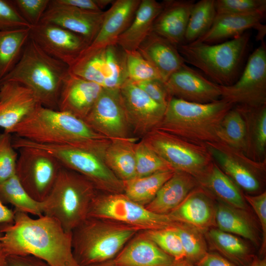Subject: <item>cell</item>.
<instances>
[{"label": "cell", "instance_id": "6da1fadb", "mask_svg": "<svg viewBox=\"0 0 266 266\" xmlns=\"http://www.w3.org/2000/svg\"><path fill=\"white\" fill-rule=\"evenodd\" d=\"M13 222L0 224V241L8 255H32L50 266H79L73 253L71 233L55 219L33 218L14 210Z\"/></svg>", "mask_w": 266, "mask_h": 266}, {"label": "cell", "instance_id": "7a4b0ae2", "mask_svg": "<svg viewBox=\"0 0 266 266\" xmlns=\"http://www.w3.org/2000/svg\"><path fill=\"white\" fill-rule=\"evenodd\" d=\"M9 133L37 143L85 150L102 158L111 140L94 131L83 120L42 105Z\"/></svg>", "mask_w": 266, "mask_h": 266}, {"label": "cell", "instance_id": "3957f363", "mask_svg": "<svg viewBox=\"0 0 266 266\" xmlns=\"http://www.w3.org/2000/svg\"><path fill=\"white\" fill-rule=\"evenodd\" d=\"M234 105L223 99L199 103L172 97L155 129L199 144L219 141L220 123Z\"/></svg>", "mask_w": 266, "mask_h": 266}, {"label": "cell", "instance_id": "277c9868", "mask_svg": "<svg viewBox=\"0 0 266 266\" xmlns=\"http://www.w3.org/2000/svg\"><path fill=\"white\" fill-rule=\"evenodd\" d=\"M69 72L67 65L48 55L29 38L19 61L0 83L18 82L31 89L42 106L58 110L61 88Z\"/></svg>", "mask_w": 266, "mask_h": 266}, {"label": "cell", "instance_id": "5b68a950", "mask_svg": "<svg viewBox=\"0 0 266 266\" xmlns=\"http://www.w3.org/2000/svg\"><path fill=\"white\" fill-rule=\"evenodd\" d=\"M138 229L108 220L88 217L71 232L79 266L113 260Z\"/></svg>", "mask_w": 266, "mask_h": 266}, {"label": "cell", "instance_id": "8992f818", "mask_svg": "<svg viewBox=\"0 0 266 266\" xmlns=\"http://www.w3.org/2000/svg\"><path fill=\"white\" fill-rule=\"evenodd\" d=\"M99 191L80 174L62 166L47 198L43 215L57 220L68 233L88 218L91 204Z\"/></svg>", "mask_w": 266, "mask_h": 266}, {"label": "cell", "instance_id": "52a82bcc", "mask_svg": "<svg viewBox=\"0 0 266 266\" xmlns=\"http://www.w3.org/2000/svg\"><path fill=\"white\" fill-rule=\"evenodd\" d=\"M249 39L250 34L246 32L219 44L192 42L177 48L185 62L200 69L212 82L229 86L236 81Z\"/></svg>", "mask_w": 266, "mask_h": 266}, {"label": "cell", "instance_id": "ba28073f", "mask_svg": "<svg viewBox=\"0 0 266 266\" xmlns=\"http://www.w3.org/2000/svg\"><path fill=\"white\" fill-rule=\"evenodd\" d=\"M15 149L27 146L37 148L54 157L63 166L74 171L91 181L104 193H124L123 182L109 168L103 158L85 150L66 146L37 143L13 135Z\"/></svg>", "mask_w": 266, "mask_h": 266}, {"label": "cell", "instance_id": "9c48e42d", "mask_svg": "<svg viewBox=\"0 0 266 266\" xmlns=\"http://www.w3.org/2000/svg\"><path fill=\"white\" fill-rule=\"evenodd\" d=\"M88 217L103 219L134 227L140 231L172 227L177 225L168 215L153 213L131 200L124 193L99 192Z\"/></svg>", "mask_w": 266, "mask_h": 266}, {"label": "cell", "instance_id": "30bf717a", "mask_svg": "<svg viewBox=\"0 0 266 266\" xmlns=\"http://www.w3.org/2000/svg\"><path fill=\"white\" fill-rule=\"evenodd\" d=\"M142 139L175 171L187 173L196 179L213 161L205 144L154 129Z\"/></svg>", "mask_w": 266, "mask_h": 266}, {"label": "cell", "instance_id": "8fae6325", "mask_svg": "<svg viewBox=\"0 0 266 266\" xmlns=\"http://www.w3.org/2000/svg\"><path fill=\"white\" fill-rule=\"evenodd\" d=\"M19 150L16 175L30 196L43 201L49 194L63 166L54 157L42 150L24 146Z\"/></svg>", "mask_w": 266, "mask_h": 266}, {"label": "cell", "instance_id": "7c38bea8", "mask_svg": "<svg viewBox=\"0 0 266 266\" xmlns=\"http://www.w3.org/2000/svg\"><path fill=\"white\" fill-rule=\"evenodd\" d=\"M221 99L235 105H266V46L264 41L250 55L238 79L229 86L219 85Z\"/></svg>", "mask_w": 266, "mask_h": 266}, {"label": "cell", "instance_id": "4fadbf2b", "mask_svg": "<svg viewBox=\"0 0 266 266\" xmlns=\"http://www.w3.org/2000/svg\"><path fill=\"white\" fill-rule=\"evenodd\" d=\"M213 161L239 187L253 192L260 188L258 175L266 168V160L259 162L243 152L221 142L205 144Z\"/></svg>", "mask_w": 266, "mask_h": 266}, {"label": "cell", "instance_id": "5bb4252c", "mask_svg": "<svg viewBox=\"0 0 266 266\" xmlns=\"http://www.w3.org/2000/svg\"><path fill=\"white\" fill-rule=\"evenodd\" d=\"M84 121L94 131L110 139H127L131 135L119 89H103Z\"/></svg>", "mask_w": 266, "mask_h": 266}, {"label": "cell", "instance_id": "9a60e30c", "mask_svg": "<svg viewBox=\"0 0 266 266\" xmlns=\"http://www.w3.org/2000/svg\"><path fill=\"white\" fill-rule=\"evenodd\" d=\"M30 38L48 55L69 67L90 45L81 36L44 22L30 28Z\"/></svg>", "mask_w": 266, "mask_h": 266}, {"label": "cell", "instance_id": "2e32d148", "mask_svg": "<svg viewBox=\"0 0 266 266\" xmlns=\"http://www.w3.org/2000/svg\"><path fill=\"white\" fill-rule=\"evenodd\" d=\"M119 90L133 133L143 137L155 129L162 120L166 107L153 100L130 80Z\"/></svg>", "mask_w": 266, "mask_h": 266}, {"label": "cell", "instance_id": "e0dca14e", "mask_svg": "<svg viewBox=\"0 0 266 266\" xmlns=\"http://www.w3.org/2000/svg\"><path fill=\"white\" fill-rule=\"evenodd\" d=\"M105 11L93 12L51 0L40 22L62 27L85 39L90 45L100 28Z\"/></svg>", "mask_w": 266, "mask_h": 266}, {"label": "cell", "instance_id": "ac0fdd59", "mask_svg": "<svg viewBox=\"0 0 266 266\" xmlns=\"http://www.w3.org/2000/svg\"><path fill=\"white\" fill-rule=\"evenodd\" d=\"M171 97L187 101L207 103L221 99L219 85L184 64L165 82Z\"/></svg>", "mask_w": 266, "mask_h": 266}, {"label": "cell", "instance_id": "d6986e66", "mask_svg": "<svg viewBox=\"0 0 266 266\" xmlns=\"http://www.w3.org/2000/svg\"><path fill=\"white\" fill-rule=\"evenodd\" d=\"M41 105L33 92L15 81L0 83V127L10 132Z\"/></svg>", "mask_w": 266, "mask_h": 266}, {"label": "cell", "instance_id": "ffe728a7", "mask_svg": "<svg viewBox=\"0 0 266 266\" xmlns=\"http://www.w3.org/2000/svg\"><path fill=\"white\" fill-rule=\"evenodd\" d=\"M103 89L99 85L69 72L61 88L58 110L84 120Z\"/></svg>", "mask_w": 266, "mask_h": 266}, {"label": "cell", "instance_id": "44dd1931", "mask_svg": "<svg viewBox=\"0 0 266 266\" xmlns=\"http://www.w3.org/2000/svg\"><path fill=\"white\" fill-rule=\"evenodd\" d=\"M193 0H166L156 18L152 32L177 47L183 44Z\"/></svg>", "mask_w": 266, "mask_h": 266}, {"label": "cell", "instance_id": "7402d4cb", "mask_svg": "<svg viewBox=\"0 0 266 266\" xmlns=\"http://www.w3.org/2000/svg\"><path fill=\"white\" fill-rule=\"evenodd\" d=\"M168 215L174 221L187 224L201 232L216 227L215 207L209 194L199 185Z\"/></svg>", "mask_w": 266, "mask_h": 266}, {"label": "cell", "instance_id": "603a6c76", "mask_svg": "<svg viewBox=\"0 0 266 266\" xmlns=\"http://www.w3.org/2000/svg\"><path fill=\"white\" fill-rule=\"evenodd\" d=\"M265 17V15L261 14H216L209 30L193 42L209 44L231 37L233 38L251 28L257 30V38L263 41L266 26L262 21Z\"/></svg>", "mask_w": 266, "mask_h": 266}, {"label": "cell", "instance_id": "cb8c5ba5", "mask_svg": "<svg viewBox=\"0 0 266 266\" xmlns=\"http://www.w3.org/2000/svg\"><path fill=\"white\" fill-rule=\"evenodd\" d=\"M113 54L112 45L99 48L88 46L69 67L70 72L110 89Z\"/></svg>", "mask_w": 266, "mask_h": 266}, {"label": "cell", "instance_id": "d4e9b609", "mask_svg": "<svg viewBox=\"0 0 266 266\" xmlns=\"http://www.w3.org/2000/svg\"><path fill=\"white\" fill-rule=\"evenodd\" d=\"M113 261L118 266H172L175 260L141 231L129 240Z\"/></svg>", "mask_w": 266, "mask_h": 266}, {"label": "cell", "instance_id": "484cf974", "mask_svg": "<svg viewBox=\"0 0 266 266\" xmlns=\"http://www.w3.org/2000/svg\"><path fill=\"white\" fill-rule=\"evenodd\" d=\"M141 0H114L105 11L98 33L89 47L99 48L116 44L132 22Z\"/></svg>", "mask_w": 266, "mask_h": 266}, {"label": "cell", "instance_id": "4316f807", "mask_svg": "<svg viewBox=\"0 0 266 266\" xmlns=\"http://www.w3.org/2000/svg\"><path fill=\"white\" fill-rule=\"evenodd\" d=\"M137 50L156 69L164 82L185 64L176 46L152 32Z\"/></svg>", "mask_w": 266, "mask_h": 266}, {"label": "cell", "instance_id": "83f0119b", "mask_svg": "<svg viewBox=\"0 0 266 266\" xmlns=\"http://www.w3.org/2000/svg\"><path fill=\"white\" fill-rule=\"evenodd\" d=\"M197 186L198 183L194 177L184 172L175 171L145 207L153 213L168 215Z\"/></svg>", "mask_w": 266, "mask_h": 266}, {"label": "cell", "instance_id": "f1b7e54d", "mask_svg": "<svg viewBox=\"0 0 266 266\" xmlns=\"http://www.w3.org/2000/svg\"><path fill=\"white\" fill-rule=\"evenodd\" d=\"M196 180L198 185L221 202L245 210L246 202L239 187L213 161Z\"/></svg>", "mask_w": 266, "mask_h": 266}, {"label": "cell", "instance_id": "f546056e", "mask_svg": "<svg viewBox=\"0 0 266 266\" xmlns=\"http://www.w3.org/2000/svg\"><path fill=\"white\" fill-rule=\"evenodd\" d=\"M162 8V2L141 0L132 22L119 37L116 44L125 52L137 50L152 32L154 22Z\"/></svg>", "mask_w": 266, "mask_h": 266}, {"label": "cell", "instance_id": "4dcf8cb0", "mask_svg": "<svg viewBox=\"0 0 266 266\" xmlns=\"http://www.w3.org/2000/svg\"><path fill=\"white\" fill-rule=\"evenodd\" d=\"M234 106L242 115L246 123V156L256 161H263L262 159H266V105L259 107L242 105Z\"/></svg>", "mask_w": 266, "mask_h": 266}, {"label": "cell", "instance_id": "1f68e13d", "mask_svg": "<svg viewBox=\"0 0 266 266\" xmlns=\"http://www.w3.org/2000/svg\"><path fill=\"white\" fill-rule=\"evenodd\" d=\"M137 138L111 139L103 159L107 166L121 181L136 177L134 145Z\"/></svg>", "mask_w": 266, "mask_h": 266}, {"label": "cell", "instance_id": "d6a6232c", "mask_svg": "<svg viewBox=\"0 0 266 266\" xmlns=\"http://www.w3.org/2000/svg\"><path fill=\"white\" fill-rule=\"evenodd\" d=\"M210 249L237 266H246L253 259L250 249L244 241L233 234L213 227L205 231Z\"/></svg>", "mask_w": 266, "mask_h": 266}, {"label": "cell", "instance_id": "836d02e7", "mask_svg": "<svg viewBox=\"0 0 266 266\" xmlns=\"http://www.w3.org/2000/svg\"><path fill=\"white\" fill-rule=\"evenodd\" d=\"M216 227L221 231L258 242L256 231L244 210L221 202L215 207Z\"/></svg>", "mask_w": 266, "mask_h": 266}, {"label": "cell", "instance_id": "e575fe53", "mask_svg": "<svg viewBox=\"0 0 266 266\" xmlns=\"http://www.w3.org/2000/svg\"><path fill=\"white\" fill-rule=\"evenodd\" d=\"M175 170L162 171L123 181L124 193L133 201L145 206L173 174Z\"/></svg>", "mask_w": 266, "mask_h": 266}, {"label": "cell", "instance_id": "d590c367", "mask_svg": "<svg viewBox=\"0 0 266 266\" xmlns=\"http://www.w3.org/2000/svg\"><path fill=\"white\" fill-rule=\"evenodd\" d=\"M30 29L0 32V81L19 61L30 38Z\"/></svg>", "mask_w": 266, "mask_h": 266}, {"label": "cell", "instance_id": "8d00e7d4", "mask_svg": "<svg viewBox=\"0 0 266 266\" xmlns=\"http://www.w3.org/2000/svg\"><path fill=\"white\" fill-rule=\"evenodd\" d=\"M0 200L10 204L14 210L41 216L43 215V202L32 198L21 185L16 175L0 182Z\"/></svg>", "mask_w": 266, "mask_h": 266}, {"label": "cell", "instance_id": "74e56055", "mask_svg": "<svg viewBox=\"0 0 266 266\" xmlns=\"http://www.w3.org/2000/svg\"><path fill=\"white\" fill-rule=\"evenodd\" d=\"M233 107L227 113L220 123L218 133V138L219 141L240 150L246 155V123L239 111Z\"/></svg>", "mask_w": 266, "mask_h": 266}, {"label": "cell", "instance_id": "f35d334b", "mask_svg": "<svg viewBox=\"0 0 266 266\" xmlns=\"http://www.w3.org/2000/svg\"><path fill=\"white\" fill-rule=\"evenodd\" d=\"M215 0L195 2L191 11L184 43H190L204 34L211 28L216 17Z\"/></svg>", "mask_w": 266, "mask_h": 266}, {"label": "cell", "instance_id": "ab89813d", "mask_svg": "<svg viewBox=\"0 0 266 266\" xmlns=\"http://www.w3.org/2000/svg\"><path fill=\"white\" fill-rule=\"evenodd\" d=\"M185 253V259L196 264L208 252L205 238L201 231L186 224L174 226Z\"/></svg>", "mask_w": 266, "mask_h": 266}, {"label": "cell", "instance_id": "60d3db41", "mask_svg": "<svg viewBox=\"0 0 266 266\" xmlns=\"http://www.w3.org/2000/svg\"><path fill=\"white\" fill-rule=\"evenodd\" d=\"M134 154L136 177L147 176L162 171L174 170L142 138L135 143Z\"/></svg>", "mask_w": 266, "mask_h": 266}, {"label": "cell", "instance_id": "b9f144b4", "mask_svg": "<svg viewBox=\"0 0 266 266\" xmlns=\"http://www.w3.org/2000/svg\"><path fill=\"white\" fill-rule=\"evenodd\" d=\"M142 232L147 237L174 260L185 259V253L181 240L174 226Z\"/></svg>", "mask_w": 266, "mask_h": 266}, {"label": "cell", "instance_id": "7bdbcfd3", "mask_svg": "<svg viewBox=\"0 0 266 266\" xmlns=\"http://www.w3.org/2000/svg\"><path fill=\"white\" fill-rule=\"evenodd\" d=\"M125 53L129 80L134 83L154 79L163 81L156 69L137 50Z\"/></svg>", "mask_w": 266, "mask_h": 266}, {"label": "cell", "instance_id": "ee69618b", "mask_svg": "<svg viewBox=\"0 0 266 266\" xmlns=\"http://www.w3.org/2000/svg\"><path fill=\"white\" fill-rule=\"evenodd\" d=\"M216 14L266 15V0H215Z\"/></svg>", "mask_w": 266, "mask_h": 266}, {"label": "cell", "instance_id": "f6af8a7d", "mask_svg": "<svg viewBox=\"0 0 266 266\" xmlns=\"http://www.w3.org/2000/svg\"><path fill=\"white\" fill-rule=\"evenodd\" d=\"M18 154L12 145L11 133L0 134V182L16 174Z\"/></svg>", "mask_w": 266, "mask_h": 266}, {"label": "cell", "instance_id": "bcb514c9", "mask_svg": "<svg viewBox=\"0 0 266 266\" xmlns=\"http://www.w3.org/2000/svg\"><path fill=\"white\" fill-rule=\"evenodd\" d=\"M12 0H0V32L30 28Z\"/></svg>", "mask_w": 266, "mask_h": 266}, {"label": "cell", "instance_id": "7dc6e473", "mask_svg": "<svg viewBox=\"0 0 266 266\" xmlns=\"http://www.w3.org/2000/svg\"><path fill=\"white\" fill-rule=\"evenodd\" d=\"M18 11L30 26L38 24L50 0H13Z\"/></svg>", "mask_w": 266, "mask_h": 266}, {"label": "cell", "instance_id": "c3c4849f", "mask_svg": "<svg viewBox=\"0 0 266 266\" xmlns=\"http://www.w3.org/2000/svg\"><path fill=\"white\" fill-rule=\"evenodd\" d=\"M134 83L153 100L166 107L172 98L166 89L165 82L161 80H150Z\"/></svg>", "mask_w": 266, "mask_h": 266}, {"label": "cell", "instance_id": "681fc988", "mask_svg": "<svg viewBox=\"0 0 266 266\" xmlns=\"http://www.w3.org/2000/svg\"><path fill=\"white\" fill-rule=\"evenodd\" d=\"M246 201L252 207L257 215L262 231V244L261 253L264 254L266 249V193L256 196L244 195Z\"/></svg>", "mask_w": 266, "mask_h": 266}, {"label": "cell", "instance_id": "f907efd6", "mask_svg": "<svg viewBox=\"0 0 266 266\" xmlns=\"http://www.w3.org/2000/svg\"><path fill=\"white\" fill-rule=\"evenodd\" d=\"M58 3L75 7L84 10L100 12L112 0H55Z\"/></svg>", "mask_w": 266, "mask_h": 266}, {"label": "cell", "instance_id": "816d5d0a", "mask_svg": "<svg viewBox=\"0 0 266 266\" xmlns=\"http://www.w3.org/2000/svg\"><path fill=\"white\" fill-rule=\"evenodd\" d=\"M7 266H50L44 261L32 255H8Z\"/></svg>", "mask_w": 266, "mask_h": 266}, {"label": "cell", "instance_id": "f5cc1de1", "mask_svg": "<svg viewBox=\"0 0 266 266\" xmlns=\"http://www.w3.org/2000/svg\"><path fill=\"white\" fill-rule=\"evenodd\" d=\"M197 266H237L218 253L207 252L196 264Z\"/></svg>", "mask_w": 266, "mask_h": 266}, {"label": "cell", "instance_id": "db71d44e", "mask_svg": "<svg viewBox=\"0 0 266 266\" xmlns=\"http://www.w3.org/2000/svg\"><path fill=\"white\" fill-rule=\"evenodd\" d=\"M14 211L0 200V224L11 223L13 222Z\"/></svg>", "mask_w": 266, "mask_h": 266}, {"label": "cell", "instance_id": "11a10c76", "mask_svg": "<svg viewBox=\"0 0 266 266\" xmlns=\"http://www.w3.org/2000/svg\"><path fill=\"white\" fill-rule=\"evenodd\" d=\"M246 266H266V258L261 259L256 256L254 257L251 262Z\"/></svg>", "mask_w": 266, "mask_h": 266}, {"label": "cell", "instance_id": "9f6ffc18", "mask_svg": "<svg viewBox=\"0 0 266 266\" xmlns=\"http://www.w3.org/2000/svg\"><path fill=\"white\" fill-rule=\"evenodd\" d=\"M1 233L0 232V266H7V257L3 248L2 247L1 241L0 236Z\"/></svg>", "mask_w": 266, "mask_h": 266}, {"label": "cell", "instance_id": "6f0895ef", "mask_svg": "<svg viewBox=\"0 0 266 266\" xmlns=\"http://www.w3.org/2000/svg\"><path fill=\"white\" fill-rule=\"evenodd\" d=\"M172 266H197L186 259H184L180 260L174 261Z\"/></svg>", "mask_w": 266, "mask_h": 266}, {"label": "cell", "instance_id": "680465c9", "mask_svg": "<svg viewBox=\"0 0 266 266\" xmlns=\"http://www.w3.org/2000/svg\"><path fill=\"white\" fill-rule=\"evenodd\" d=\"M82 266H118L113 262V260L93 264Z\"/></svg>", "mask_w": 266, "mask_h": 266}]
</instances>
